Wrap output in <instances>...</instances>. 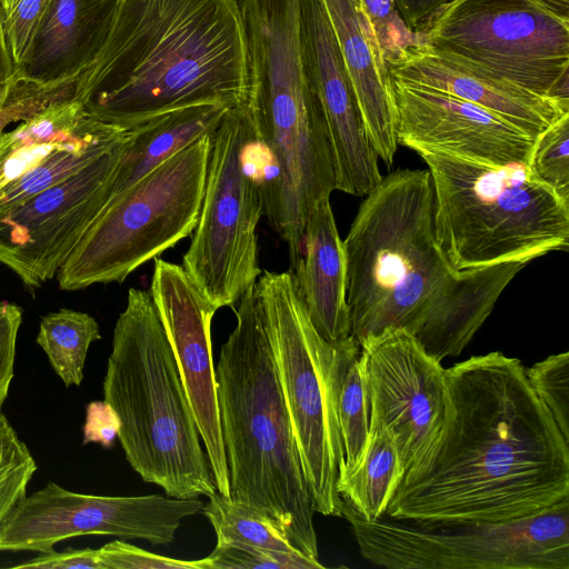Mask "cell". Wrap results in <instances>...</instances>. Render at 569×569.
<instances>
[{
	"instance_id": "6da1fadb",
	"label": "cell",
	"mask_w": 569,
	"mask_h": 569,
	"mask_svg": "<svg viewBox=\"0 0 569 569\" xmlns=\"http://www.w3.org/2000/svg\"><path fill=\"white\" fill-rule=\"evenodd\" d=\"M439 437L408 469L383 516L505 522L569 497V441L519 359L500 351L445 369Z\"/></svg>"
},
{
	"instance_id": "7a4b0ae2",
	"label": "cell",
	"mask_w": 569,
	"mask_h": 569,
	"mask_svg": "<svg viewBox=\"0 0 569 569\" xmlns=\"http://www.w3.org/2000/svg\"><path fill=\"white\" fill-rule=\"evenodd\" d=\"M350 336L410 332L438 361L457 357L530 261L457 270L435 231L427 170H397L366 194L342 241Z\"/></svg>"
},
{
	"instance_id": "3957f363",
	"label": "cell",
	"mask_w": 569,
	"mask_h": 569,
	"mask_svg": "<svg viewBox=\"0 0 569 569\" xmlns=\"http://www.w3.org/2000/svg\"><path fill=\"white\" fill-rule=\"evenodd\" d=\"M248 96L240 0H118L74 98L89 116L129 129L186 107H238Z\"/></svg>"
},
{
	"instance_id": "277c9868",
	"label": "cell",
	"mask_w": 569,
	"mask_h": 569,
	"mask_svg": "<svg viewBox=\"0 0 569 569\" xmlns=\"http://www.w3.org/2000/svg\"><path fill=\"white\" fill-rule=\"evenodd\" d=\"M214 365L230 497L278 519L318 559L313 508L254 286Z\"/></svg>"
},
{
	"instance_id": "5b68a950",
	"label": "cell",
	"mask_w": 569,
	"mask_h": 569,
	"mask_svg": "<svg viewBox=\"0 0 569 569\" xmlns=\"http://www.w3.org/2000/svg\"><path fill=\"white\" fill-rule=\"evenodd\" d=\"M103 405L126 459L167 496L217 489L176 358L149 291L130 288L113 329Z\"/></svg>"
},
{
	"instance_id": "8992f818",
	"label": "cell",
	"mask_w": 569,
	"mask_h": 569,
	"mask_svg": "<svg viewBox=\"0 0 569 569\" xmlns=\"http://www.w3.org/2000/svg\"><path fill=\"white\" fill-rule=\"evenodd\" d=\"M428 166L437 240L455 269L528 260L569 248V199L527 164L492 167L432 148Z\"/></svg>"
},
{
	"instance_id": "52a82bcc",
	"label": "cell",
	"mask_w": 569,
	"mask_h": 569,
	"mask_svg": "<svg viewBox=\"0 0 569 569\" xmlns=\"http://www.w3.org/2000/svg\"><path fill=\"white\" fill-rule=\"evenodd\" d=\"M212 134L174 153L107 203L57 272L60 289L123 282L137 268L192 234Z\"/></svg>"
},
{
	"instance_id": "ba28073f",
	"label": "cell",
	"mask_w": 569,
	"mask_h": 569,
	"mask_svg": "<svg viewBox=\"0 0 569 569\" xmlns=\"http://www.w3.org/2000/svg\"><path fill=\"white\" fill-rule=\"evenodd\" d=\"M315 512L341 516L345 452L335 407L337 342L312 326L293 273L262 271L254 283Z\"/></svg>"
},
{
	"instance_id": "9c48e42d",
	"label": "cell",
	"mask_w": 569,
	"mask_h": 569,
	"mask_svg": "<svg viewBox=\"0 0 569 569\" xmlns=\"http://www.w3.org/2000/svg\"><path fill=\"white\" fill-rule=\"evenodd\" d=\"M264 161L248 104L228 109L212 134L200 217L182 258L217 309L233 308L262 273L257 227L264 214Z\"/></svg>"
},
{
	"instance_id": "30bf717a",
	"label": "cell",
	"mask_w": 569,
	"mask_h": 569,
	"mask_svg": "<svg viewBox=\"0 0 569 569\" xmlns=\"http://www.w3.org/2000/svg\"><path fill=\"white\" fill-rule=\"evenodd\" d=\"M361 556L389 569H569V497L505 522L366 520L343 501Z\"/></svg>"
},
{
	"instance_id": "8fae6325",
	"label": "cell",
	"mask_w": 569,
	"mask_h": 569,
	"mask_svg": "<svg viewBox=\"0 0 569 569\" xmlns=\"http://www.w3.org/2000/svg\"><path fill=\"white\" fill-rule=\"evenodd\" d=\"M421 39L569 112V22L533 0H451Z\"/></svg>"
},
{
	"instance_id": "7c38bea8",
	"label": "cell",
	"mask_w": 569,
	"mask_h": 569,
	"mask_svg": "<svg viewBox=\"0 0 569 569\" xmlns=\"http://www.w3.org/2000/svg\"><path fill=\"white\" fill-rule=\"evenodd\" d=\"M202 507L198 498L86 495L48 482L26 495L1 522L0 552L46 553L62 540L91 535L167 546L173 542L182 521Z\"/></svg>"
},
{
	"instance_id": "4fadbf2b",
	"label": "cell",
	"mask_w": 569,
	"mask_h": 569,
	"mask_svg": "<svg viewBox=\"0 0 569 569\" xmlns=\"http://www.w3.org/2000/svg\"><path fill=\"white\" fill-rule=\"evenodd\" d=\"M130 137L73 176L0 210V262L27 287L56 276L103 210Z\"/></svg>"
},
{
	"instance_id": "5bb4252c",
	"label": "cell",
	"mask_w": 569,
	"mask_h": 569,
	"mask_svg": "<svg viewBox=\"0 0 569 569\" xmlns=\"http://www.w3.org/2000/svg\"><path fill=\"white\" fill-rule=\"evenodd\" d=\"M359 346L369 429L383 427L391 433L406 472L441 431L445 369L405 329L387 328Z\"/></svg>"
},
{
	"instance_id": "9a60e30c",
	"label": "cell",
	"mask_w": 569,
	"mask_h": 569,
	"mask_svg": "<svg viewBox=\"0 0 569 569\" xmlns=\"http://www.w3.org/2000/svg\"><path fill=\"white\" fill-rule=\"evenodd\" d=\"M150 296L173 351L219 493L230 497L211 346L218 310L182 266L156 258Z\"/></svg>"
},
{
	"instance_id": "2e32d148",
	"label": "cell",
	"mask_w": 569,
	"mask_h": 569,
	"mask_svg": "<svg viewBox=\"0 0 569 569\" xmlns=\"http://www.w3.org/2000/svg\"><path fill=\"white\" fill-rule=\"evenodd\" d=\"M399 144L432 148L478 163L528 164L533 138L497 113L391 77Z\"/></svg>"
},
{
	"instance_id": "e0dca14e",
	"label": "cell",
	"mask_w": 569,
	"mask_h": 569,
	"mask_svg": "<svg viewBox=\"0 0 569 569\" xmlns=\"http://www.w3.org/2000/svg\"><path fill=\"white\" fill-rule=\"evenodd\" d=\"M300 48L306 73L323 110L337 169V190L366 196L381 180L365 123L320 0H299Z\"/></svg>"
},
{
	"instance_id": "ac0fdd59",
	"label": "cell",
	"mask_w": 569,
	"mask_h": 569,
	"mask_svg": "<svg viewBox=\"0 0 569 569\" xmlns=\"http://www.w3.org/2000/svg\"><path fill=\"white\" fill-rule=\"evenodd\" d=\"M390 76L481 106L536 139L563 112L555 102L419 43L387 62Z\"/></svg>"
},
{
	"instance_id": "d6986e66",
	"label": "cell",
	"mask_w": 569,
	"mask_h": 569,
	"mask_svg": "<svg viewBox=\"0 0 569 569\" xmlns=\"http://www.w3.org/2000/svg\"><path fill=\"white\" fill-rule=\"evenodd\" d=\"M339 47L368 138L391 166L399 142L391 76L362 0H320Z\"/></svg>"
},
{
	"instance_id": "ffe728a7",
	"label": "cell",
	"mask_w": 569,
	"mask_h": 569,
	"mask_svg": "<svg viewBox=\"0 0 569 569\" xmlns=\"http://www.w3.org/2000/svg\"><path fill=\"white\" fill-rule=\"evenodd\" d=\"M118 0H49L17 79L42 87L77 80L109 33Z\"/></svg>"
},
{
	"instance_id": "44dd1931",
	"label": "cell",
	"mask_w": 569,
	"mask_h": 569,
	"mask_svg": "<svg viewBox=\"0 0 569 569\" xmlns=\"http://www.w3.org/2000/svg\"><path fill=\"white\" fill-rule=\"evenodd\" d=\"M293 273L309 319L329 342L350 337L347 261L330 198L311 212L305 229L303 254Z\"/></svg>"
},
{
	"instance_id": "7402d4cb",
	"label": "cell",
	"mask_w": 569,
	"mask_h": 569,
	"mask_svg": "<svg viewBox=\"0 0 569 569\" xmlns=\"http://www.w3.org/2000/svg\"><path fill=\"white\" fill-rule=\"evenodd\" d=\"M228 109L220 104L191 106L161 113L132 127L110 183L107 203L174 153L212 134Z\"/></svg>"
},
{
	"instance_id": "603a6c76",
	"label": "cell",
	"mask_w": 569,
	"mask_h": 569,
	"mask_svg": "<svg viewBox=\"0 0 569 569\" xmlns=\"http://www.w3.org/2000/svg\"><path fill=\"white\" fill-rule=\"evenodd\" d=\"M131 132L132 128L108 124L87 113L62 147L27 173L0 189V210L73 176L126 141Z\"/></svg>"
},
{
	"instance_id": "cb8c5ba5",
	"label": "cell",
	"mask_w": 569,
	"mask_h": 569,
	"mask_svg": "<svg viewBox=\"0 0 569 569\" xmlns=\"http://www.w3.org/2000/svg\"><path fill=\"white\" fill-rule=\"evenodd\" d=\"M87 112L73 97L49 104L0 136V189L62 147Z\"/></svg>"
},
{
	"instance_id": "d4e9b609",
	"label": "cell",
	"mask_w": 569,
	"mask_h": 569,
	"mask_svg": "<svg viewBox=\"0 0 569 569\" xmlns=\"http://www.w3.org/2000/svg\"><path fill=\"white\" fill-rule=\"evenodd\" d=\"M403 473L391 433L377 427L369 429L361 461L351 470H339L337 490L358 516L377 520L385 515Z\"/></svg>"
},
{
	"instance_id": "484cf974",
	"label": "cell",
	"mask_w": 569,
	"mask_h": 569,
	"mask_svg": "<svg viewBox=\"0 0 569 569\" xmlns=\"http://www.w3.org/2000/svg\"><path fill=\"white\" fill-rule=\"evenodd\" d=\"M359 356L360 346L351 336L337 342L335 407L345 452V463L340 467L343 470H351L361 461L369 439L366 386Z\"/></svg>"
},
{
	"instance_id": "4316f807",
	"label": "cell",
	"mask_w": 569,
	"mask_h": 569,
	"mask_svg": "<svg viewBox=\"0 0 569 569\" xmlns=\"http://www.w3.org/2000/svg\"><path fill=\"white\" fill-rule=\"evenodd\" d=\"M201 511L214 530L216 545L250 547L289 555L303 553L293 545L278 519L218 491L209 497Z\"/></svg>"
},
{
	"instance_id": "83f0119b",
	"label": "cell",
	"mask_w": 569,
	"mask_h": 569,
	"mask_svg": "<svg viewBox=\"0 0 569 569\" xmlns=\"http://www.w3.org/2000/svg\"><path fill=\"white\" fill-rule=\"evenodd\" d=\"M101 339L97 320L81 311L60 309L44 316L37 343L66 387L80 386L90 345Z\"/></svg>"
},
{
	"instance_id": "f1b7e54d",
	"label": "cell",
	"mask_w": 569,
	"mask_h": 569,
	"mask_svg": "<svg viewBox=\"0 0 569 569\" xmlns=\"http://www.w3.org/2000/svg\"><path fill=\"white\" fill-rule=\"evenodd\" d=\"M450 1L362 0L386 52L406 47L412 38V31L421 33L433 16Z\"/></svg>"
},
{
	"instance_id": "f546056e",
	"label": "cell",
	"mask_w": 569,
	"mask_h": 569,
	"mask_svg": "<svg viewBox=\"0 0 569 569\" xmlns=\"http://www.w3.org/2000/svg\"><path fill=\"white\" fill-rule=\"evenodd\" d=\"M37 468L28 446L0 410V525L26 496Z\"/></svg>"
},
{
	"instance_id": "4dcf8cb0",
	"label": "cell",
	"mask_w": 569,
	"mask_h": 569,
	"mask_svg": "<svg viewBox=\"0 0 569 569\" xmlns=\"http://www.w3.org/2000/svg\"><path fill=\"white\" fill-rule=\"evenodd\" d=\"M527 166L540 182L569 199V113L533 140Z\"/></svg>"
},
{
	"instance_id": "1f68e13d",
	"label": "cell",
	"mask_w": 569,
	"mask_h": 569,
	"mask_svg": "<svg viewBox=\"0 0 569 569\" xmlns=\"http://www.w3.org/2000/svg\"><path fill=\"white\" fill-rule=\"evenodd\" d=\"M535 393L569 441V353L552 355L526 368Z\"/></svg>"
},
{
	"instance_id": "d6a6232c",
	"label": "cell",
	"mask_w": 569,
	"mask_h": 569,
	"mask_svg": "<svg viewBox=\"0 0 569 569\" xmlns=\"http://www.w3.org/2000/svg\"><path fill=\"white\" fill-rule=\"evenodd\" d=\"M199 569H322L319 559L305 553L289 555L257 548L216 545L213 551L198 560Z\"/></svg>"
},
{
	"instance_id": "836d02e7",
	"label": "cell",
	"mask_w": 569,
	"mask_h": 569,
	"mask_svg": "<svg viewBox=\"0 0 569 569\" xmlns=\"http://www.w3.org/2000/svg\"><path fill=\"white\" fill-rule=\"evenodd\" d=\"M78 79L59 86L42 87L17 79L0 109V136L12 122L24 121L51 103L71 99Z\"/></svg>"
},
{
	"instance_id": "e575fe53",
	"label": "cell",
	"mask_w": 569,
	"mask_h": 569,
	"mask_svg": "<svg viewBox=\"0 0 569 569\" xmlns=\"http://www.w3.org/2000/svg\"><path fill=\"white\" fill-rule=\"evenodd\" d=\"M49 0H17L1 12L9 52L16 67L22 60Z\"/></svg>"
},
{
	"instance_id": "d590c367",
	"label": "cell",
	"mask_w": 569,
	"mask_h": 569,
	"mask_svg": "<svg viewBox=\"0 0 569 569\" xmlns=\"http://www.w3.org/2000/svg\"><path fill=\"white\" fill-rule=\"evenodd\" d=\"M104 569H199L198 560H179L116 540L98 549Z\"/></svg>"
},
{
	"instance_id": "8d00e7d4",
	"label": "cell",
	"mask_w": 569,
	"mask_h": 569,
	"mask_svg": "<svg viewBox=\"0 0 569 569\" xmlns=\"http://www.w3.org/2000/svg\"><path fill=\"white\" fill-rule=\"evenodd\" d=\"M22 309L12 302L0 301V410L9 395L13 378L18 331Z\"/></svg>"
},
{
	"instance_id": "74e56055",
	"label": "cell",
	"mask_w": 569,
	"mask_h": 569,
	"mask_svg": "<svg viewBox=\"0 0 569 569\" xmlns=\"http://www.w3.org/2000/svg\"><path fill=\"white\" fill-rule=\"evenodd\" d=\"M13 568H39V569H104L100 560L98 549H67L60 552L54 550L32 558L22 563L12 566Z\"/></svg>"
},
{
	"instance_id": "f35d334b",
	"label": "cell",
	"mask_w": 569,
	"mask_h": 569,
	"mask_svg": "<svg viewBox=\"0 0 569 569\" xmlns=\"http://www.w3.org/2000/svg\"><path fill=\"white\" fill-rule=\"evenodd\" d=\"M17 80L16 64L9 52L0 12V109Z\"/></svg>"
},
{
	"instance_id": "ab89813d",
	"label": "cell",
	"mask_w": 569,
	"mask_h": 569,
	"mask_svg": "<svg viewBox=\"0 0 569 569\" xmlns=\"http://www.w3.org/2000/svg\"><path fill=\"white\" fill-rule=\"evenodd\" d=\"M558 19L569 22V0H533Z\"/></svg>"
},
{
	"instance_id": "60d3db41",
	"label": "cell",
	"mask_w": 569,
	"mask_h": 569,
	"mask_svg": "<svg viewBox=\"0 0 569 569\" xmlns=\"http://www.w3.org/2000/svg\"><path fill=\"white\" fill-rule=\"evenodd\" d=\"M17 0H0V10L9 9Z\"/></svg>"
}]
</instances>
